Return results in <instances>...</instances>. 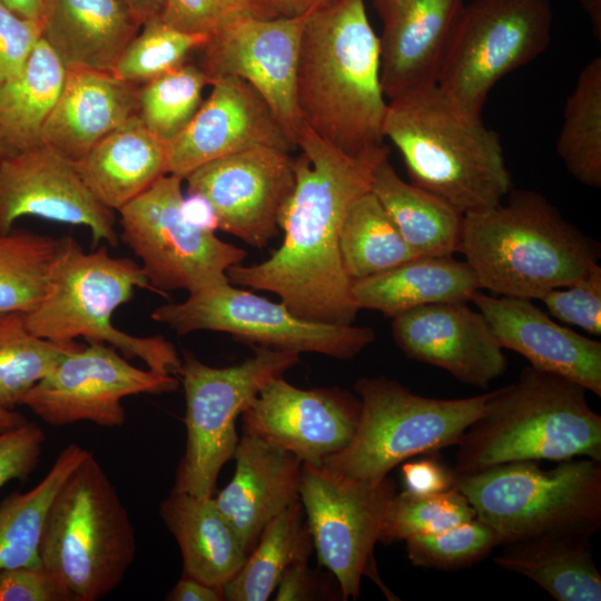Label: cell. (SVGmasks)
Here are the masks:
<instances>
[{"label":"cell","instance_id":"cell-1","mask_svg":"<svg viewBox=\"0 0 601 601\" xmlns=\"http://www.w3.org/2000/svg\"><path fill=\"white\" fill-rule=\"evenodd\" d=\"M294 158L295 187L280 219V246L262 263L227 270L231 284L276 294L300 318L349 325L359 311L339 253V230L352 203L371 189L384 145L347 154L302 124Z\"/></svg>","mask_w":601,"mask_h":601},{"label":"cell","instance_id":"cell-2","mask_svg":"<svg viewBox=\"0 0 601 601\" xmlns=\"http://www.w3.org/2000/svg\"><path fill=\"white\" fill-rule=\"evenodd\" d=\"M296 100L302 122L334 147L359 155L384 146L380 38L364 0H333L308 13Z\"/></svg>","mask_w":601,"mask_h":601},{"label":"cell","instance_id":"cell-3","mask_svg":"<svg viewBox=\"0 0 601 601\" xmlns=\"http://www.w3.org/2000/svg\"><path fill=\"white\" fill-rule=\"evenodd\" d=\"M383 131L401 152L411 183L463 216L500 204L511 191L499 135L481 112L437 85L390 99Z\"/></svg>","mask_w":601,"mask_h":601},{"label":"cell","instance_id":"cell-4","mask_svg":"<svg viewBox=\"0 0 601 601\" xmlns=\"http://www.w3.org/2000/svg\"><path fill=\"white\" fill-rule=\"evenodd\" d=\"M459 253L480 289L539 299L583 277L598 264L600 246L543 195L521 189L506 203L463 216Z\"/></svg>","mask_w":601,"mask_h":601},{"label":"cell","instance_id":"cell-5","mask_svg":"<svg viewBox=\"0 0 601 601\" xmlns=\"http://www.w3.org/2000/svg\"><path fill=\"white\" fill-rule=\"evenodd\" d=\"M587 392L559 375L524 367L514 383L492 391L457 445L453 474L519 461H601V416Z\"/></svg>","mask_w":601,"mask_h":601},{"label":"cell","instance_id":"cell-6","mask_svg":"<svg viewBox=\"0 0 601 601\" xmlns=\"http://www.w3.org/2000/svg\"><path fill=\"white\" fill-rule=\"evenodd\" d=\"M136 288L151 290L135 260L111 256L105 246L87 253L72 236H63L58 238L42 297L24 313L27 327L60 344L79 337L108 344L126 358H139L147 368L179 378L181 356L169 341L135 336L112 324L114 313Z\"/></svg>","mask_w":601,"mask_h":601},{"label":"cell","instance_id":"cell-7","mask_svg":"<svg viewBox=\"0 0 601 601\" xmlns=\"http://www.w3.org/2000/svg\"><path fill=\"white\" fill-rule=\"evenodd\" d=\"M130 516L90 452L55 495L39 545L41 564L72 601H97L122 581L136 554Z\"/></svg>","mask_w":601,"mask_h":601},{"label":"cell","instance_id":"cell-8","mask_svg":"<svg viewBox=\"0 0 601 601\" xmlns=\"http://www.w3.org/2000/svg\"><path fill=\"white\" fill-rule=\"evenodd\" d=\"M454 486L475 516L491 526L500 546L553 534L592 536L601 528V461H559L542 469L519 461L454 474Z\"/></svg>","mask_w":601,"mask_h":601},{"label":"cell","instance_id":"cell-9","mask_svg":"<svg viewBox=\"0 0 601 601\" xmlns=\"http://www.w3.org/2000/svg\"><path fill=\"white\" fill-rule=\"evenodd\" d=\"M354 388L361 401L355 433L322 464L365 481H381L413 456L459 445L492 395L425 397L385 376L359 377Z\"/></svg>","mask_w":601,"mask_h":601},{"label":"cell","instance_id":"cell-10","mask_svg":"<svg viewBox=\"0 0 601 601\" xmlns=\"http://www.w3.org/2000/svg\"><path fill=\"white\" fill-rule=\"evenodd\" d=\"M299 362V354L254 346V355L228 367H213L189 352L181 356L186 450L173 492L211 497L218 474L234 456L236 421L259 391Z\"/></svg>","mask_w":601,"mask_h":601},{"label":"cell","instance_id":"cell-11","mask_svg":"<svg viewBox=\"0 0 601 601\" xmlns=\"http://www.w3.org/2000/svg\"><path fill=\"white\" fill-rule=\"evenodd\" d=\"M183 180L167 174L118 210L120 240L140 259L151 290L161 295L229 282L227 270L246 257L186 215Z\"/></svg>","mask_w":601,"mask_h":601},{"label":"cell","instance_id":"cell-12","mask_svg":"<svg viewBox=\"0 0 601 601\" xmlns=\"http://www.w3.org/2000/svg\"><path fill=\"white\" fill-rule=\"evenodd\" d=\"M552 18L549 0H473L463 4L436 85L464 107L481 112L501 78L548 48Z\"/></svg>","mask_w":601,"mask_h":601},{"label":"cell","instance_id":"cell-13","mask_svg":"<svg viewBox=\"0 0 601 601\" xmlns=\"http://www.w3.org/2000/svg\"><path fill=\"white\" fill-rule=\"evenodd\" d=\"M151 318L178 335L223 332L257 346L342 361L355 357L375 339L371 327L304 319L284 303L238 289L230 282L189 294L184 302L156 307Z\"/></svg>","mask_w":601,"mask_h":601},{"label":"cell","instance_id":"cell-14","mask_svg":"<svg viewBox=\"0 0 601 601\" xmlns=\"http://www.w3.org/2000/svg\"><path fill=\"white\" fill-rule=\"evenodd\" d=\"M396 494L387 475L358 480L324 464L303 463L299 501L319 564L335 577L344 600L357 599L372 565L388 505Z\"/></svg>","mask_w":601,"mask_h":601},{"label":"cell","instance_id":"cell-15","mask_svg":"<svg viewBox=\"0 0 601 601\" xmlns=\"http://www.w3.org/2000/svg\"><path fill=\"white\" fill-rule=\"evenodd\" d=\"M127 359L108 344H80L24 394L20 405L52 426L90 422L120 427L125 397L171 393L180 383L177 376L142 370Z\"/></svg>","mask_w":601,"mask_h":601},{"label":"cell","instance_id":"cell-16","mask_svg":"<svg viewBox=\"0 0 601 601\" xmlns=\"http://www.w3.org/2000/svg\"><path fill=\"white\" fill-rule=\"evenodd\" d=\"M184 180L188 194L208 203L217 228L263 248L279 234L296 176L290 151L257 147L207 162Z\"/></svg>","mask_w":601,"mask_h":601},{"label":"cell","instance_id":"cell-17","mask_svg":"<svg viewBox=\"0 0 601 601\" xmlns=\"http://www.w3.org/2000/svg\"><path fill=\"white\" fill-rule=\"evenodd\" d=\"M309 12L245 19L209 36L199 49L203 55L200 67L211 81L238 77L252 85L295 145L303 124L296 100V76L302 35Z\"/></svg>","mask_w":601,"mask_h":601},{"label":"cell","instance_id":"cell-18","mask_svg":"<svg viewBox=\"0 0 601 601\" xmlns=\"http://www.w3.org/2000/svg\"><path fill=\"white\" fill-rule=\"evenodd\" d=\"M23 216L86 226L93 244L118 245L114 211L91 194L75 161L43 142L0 159V234Z\"/></svg>","mask_w":601,"mask_h":601},{"label":"cell","instance_id":"cell-19","mask_svg":"<svg viewBox=\"0 0 601 601\" xmlns=\"http://www.w3.org/2000/svg\"><path fill=\"white\" fill-rule=\"evenodd\" d=\"M361 401L339 388H298L270 380L242 413L243 433L322 464L345 447L358 424Z\"/></svg>","mask_w":601,"mask_h":601},{"label":"cell","instance_id":"cell-20","mask_svg":"<svg viewBox=\"0 0 601 601\" xmlns=\"http://www.w3.org/2000/svg\"><path fill=\"white\" fill-rule=\"evenodd\" d=\"M210 86L189 124L166 142L168 174L185 179L207 162L257 147L297 148L267 101L247 81L220 77Z\"/></svg>","mask_w":601,"mask_h":601},{"label":"cell","instance_id":"cell-21","mask_svg":"<svg viewBox=\"0 0 601 601\" xmlns=\"http://www.w3.org/2000/svg\"><path fill=\"white\" fill-rule=\"evenodd\" d=\"M392 335L406 357L440 367L479 388H487L508 367L489 322L464 302L404 312L393 317Z\"/></svg>","mask_w":601,"mask_h":601},{"label":"cell","instance_id":"cell-22","mask_svg":"<svg viewBox=\"0 0 601 601\" xmlns=\"http://www.w3.org/2000/svg\"><path fill=\"white\" fill-rule=\"evenodd\" d=\"M470 302L484 315L502 348L530 366L572 381L601 396V343L554 322L532 299L475 292Z\"/></svg>","mask_w":601,"mask_h":601},{"label":"cell","instance_id":"cell-23","mask_svg":"<svg viewBox=\"0 0 601 601\" xmlns=\"http://www.w3.org/2000/svg\"><path fill=\"white\" fill-rule=\"evenodd\" d=\"M463 0H374L383 21L381 85L386 98L436 85Z\"/></svg>","mask_w":601,"mask_h":601},{"label":"cell","instance_id":"cell-24","mask_svg":"<svg viewBox=\"0 0 601 601\" xmlns=\"http://www.w3.org/2000/svg\"><path fill=\"white\" fill-rule=\"evenodd\" d=\"M235 473L215 502L247 553L266 524L299 501L303 462L295 454L243 433Z\"/></svg>","mask_w":601,"mask_h":601},{"label":"cell","instance_id":"cell-25","mask_svg":"<svg viewBox=\"0 0 601 601\" xmlns=\"http://www.w3.org/2000/svg\"><path fill=\"white\" fill-rule=\"evenodd\" d=\"M139 86L110 71L67 70L66 79L41 129V142L72 161L137 115Z\"/></svg>","mask_w":601,"mask_h":601},{"label":"cell","instance_id":"cell-26","mask_svg":"<svg viewBox=\"0 0 601 601\" xmlns=\"http://www.w3.org/2000/svg\"><path fill=\"white\" fill-rule=\"evenodd\" d=\"M39 26L66 70L111 72L142 23L124 0H43Z\"/></svg>","mask_w":601,"mask_h":601},{"label":"cell","instance_id":"cell-27","mask_svg":"<svg viewBox=\"0 0 601 601\" xmlns=\"http://www.w3.org/2000/svg\"><path fill=\"white\" fill-rule=\"evenodd\" d=\"M75 166L97 200L118 211L168 174L167 146L136 115Z\"/></svg>","mask_w":601,"mask_h":601},{"label":"cell","instance_id":"cell-28","mask_svg":"<svg viewBox=\"0 0 601 601\" xmlns=\"http://www.w3.org/2000/svg\"><path fill=\"white\" fill-rule=\"evenodd\" d=\"M159 513L180 549L183 575L223 589L245 563L248 553L213 496L171 491Z\"/></svg>","mask_w":601,"mask_h":601},{"label":"cell","instance_id":"cell-29","mask_svg":"<svg viewBox=\"0 0 601 601\" xmlns=\"http://www.w3.org/2000/svg\"><path fill=\"white\" fill-rule=\"evenodd\" d=\"M453 256H421L353 280L352 298L358 309L377 311L391 318L424 305L467 303L480 285L469 264Z\"/></svg>","mask_w":601,"mask_h":601},{"label":"cell","instance_id":"cell-30","mask_svg":"<svg viewBox=\"0 0 601 601\" xmlns=\"http://www.w3.org/2000/svg\"><path fill=\"white\" fill-rule=\"evenodd\" d=\"M590 535L553 534L503 545L494 563L535 582L558 601H600L601 574Z\"/></svg>","mask_w":601,"mask_h":601},{"label":"cell","instance_id":"cell-31","mask_svg":"<svg viewBox=\"0 0 601 601\" xmlns=\"http://www.w3.org/2000/svg\"><path fill=\"white\" fill-rule=\"evenodd\" d=\"M371 191L416 256L459 252L463 215L436 195L403 180L388 158L375 168Z\"/></svg>","mask_w":601,"mask_h":601},{"label":"cell","instance_id":"cell-32","mask_svg":"<svg viewBox=\"0 0 601 601\" xmlns=\"http://www.w3.org/2000/svg\"><path fill=\"white\" fill-rule=\"evenodd\" d=\"M67 70L42 40L23 67L0 82V132L18 150L41 142L45 121L61 92Z\"/></svg>","mask_w":601,"mask_h":601},{"label":"cell","instance_id":"cell-33","mask_svg":"<svg viewBox=\"0 0 601 601\" xmlns=\"http://www.w3.org/2000/svg\"><path fill=\"white\" fill-rule=\"evenodd\" d=\"M89 453L69 444L35 487L11 493L0 503V570L41 564L39 545L50 504Z\"/></svg>","mask_w":601,"mask_h":601},{"label":"cell","instance_id":"cell-34","mask_svg":"<svg viewBox=\"0 0 601 601\" xmlns=\"http://www.w3.org/2000/svg\"><path fill=\"white\" fill-rule=\"evenodd\" d=\"M313 548L300 501L266 524L240 570L223 587L227 601H266L285 570Z\"/></svg>","mask_w":601,"mask_h":601},{"label":"cell","instance_id":"cell-35","mask_svg":"<svg viewBox=\"0 0 601 601\" xmlns=\"http://www.w3.org/2000/svg\"><path fill=\"white\" fill-rule=\"evenodd\" d=\"M339 253L352 282L418 257L371 189L352 203L343 218Z\"/></svg>","mask_w":601,"mask_h":601},{"label":"cell","instance_id":"cell-36","mask_svg":"<svg viewBox=\"0 0 601 601\" xmlns=\"http://www.w3.org/2000/svg\"><path fill=\"white\" fill-rule=\"evenodd\" d=\"M556 151L568 171L582 185L601 187V58L579 73L564 107Z\"/></svg>","mask_w":601,"mask_h":601},{"label":"cell","instance_id":"cell-37","mask_svg":"<svg viewBox=\"0 0 601 601\" xmlns=\"http://www.w3.org/2000/svg\"><path fill=\"white\" fill-rule=\"evenodd\" d=\"M80 344H60L31 333L24 312L0 314V404L14 408L24 394Z\"/></svg>","mask_w":601,"mask_h":601},{"label":"cell","instance_id":"cell-38","mask_svg":"<svg viewBox=\"0 0 601 601\" xmlns=\"http://www.w3.org/2000/svg\"><path fill=\"white\" fill-rule=\"evenodd\" d=\"M58 238L12 228L0 234V314L28 312L42 297Z\"/></svg>","mask_w":601,"mask_h":601},{"label":"cell","instance_id":"cell-39","mask_svg":"<svg viewBox=\"0 0 601 601\" xmlns=\"http://www.w3.org/2000/svg\"><path fill=\"white\" fill-rule=\"evenodd\" d=\"M204 69L190 61L145 82L138 88L137 116L165 142L176 137L193 119L211 85Z\"/></svg>","mask_w":601,"mask_h":601},{"label":"cell","instance_id":"cell-40","mask_svg":"<svg viewBox=\"0 0 601 601\" xmlns=\"http://www.w3.org/2000/svg\"><path fill=\"white\" fill-rule=\"evenodd\" d=\"M209 36L181 31L161 17L142 23L111 70L117 78L140 86L188 61Z\"/></svg>","mask_w":601,"mask_h":601},{"label":"cell","instance_id":"cell-41","mask_svg":"<svg viewBox=\"0 0 601 601\" xmlns=\"http://www.w3.org/2000/svg\"><path fill=\"white\" fill-rule=\"evenodd\" d=\"M474 518L473 508L455 486L431 494L403 490L388 505L378 542L391 544L436 534Z\"/></svg>","mask_w":601,"mask_h":601},{"label":"cell","instance_id":"cell-42","mask_svg":"<svg viewBox=\"0 0 601 601\" xmlns=\"http://www.w3.org/2000/svg\"><path fill=\"white\" fill-rule=\"evenodd\" d=\"M415 566L456 571L474 565L500 546L495 531L476 516L443 532L405 540Z\"/></svg>","mask_w":601,"mask_h":601},{"label":"cell","instance_id":"cell-43","mask_svg":"<svg viewBox=\"0 0 601 601\" xmlns=\"http://www.w3.org/2000/svg\"><path fill=\"white\" fill-rule=\"evenodd\" d=\"M278 16L266 0H165L161 19L181 31L211 36L245 19Z\"/></svg>","mask_w":601,"mask_h":601},{"label":"cell","instance_id":"cell-44","mask_svg":"<svg viewBox=\"0 0 601 601\" xmlns=\"http://www.w3.org/2000/svg\"><path fill=\"white\" fill-rule=\"evenodd\" d=\"M539 299L551 316L582 328L593 336L601 335V267L594 265L583 277L569 286L552 288Z\"/></svg>","mask_w":601,"mask_h":601},{"label":"cell","instance_id":"cell-45","mask_svg":"<svg viewBox=\"0 0 601 601\" xmlns=\"http://www.w3.org/2000/svg\"><path fill=\"white\" fill-rule=\"evenodd\" d=\"M46 434L35 423L0 433V487L12 480L26 481L40 459Z\"/></svg>","mask_w":601,"mask_h":601},{"label":"cell","instance_id":"cell-46","mask_svg":"<svg viewBox=\"0 0 601 601\" xmlns=\"http://www.w3.org/2000/svg\"><path fill=\"white\" fill-rule=\"evenodd\" d=\"M0 601H72L65 585L42 564L0 570Z\"/></svg>","mask_w":601,"mask_h":601},{"label":"cell","instance_id":"cell-47","mask_svg":"<svg viewBox=\"0 0 601 601\" xmlns=\"http://www.w3.org/2000/svg\"><path fill=\"white\" fill-rule=\"evenodd\" d=\"M40 39L37 21L18 16L0 1V82L23 67Z\"/></svg>","mask_w":601,"mask_h":601},{"label":"cell","instance_id":"cell-48","mask_svg":"<svg viewBox=\"0 0 601 601\" xmlns=\"http://www.w3.org/2000/svg\"><path fill=\"white\" fill-rule=\"evenodd\" d=\"M402 479L404 490L418 494L439 493L454 486L453 471L433 456L405 462Z\"/></svg>","mask_w":601,"mask_h":601},{"label":"cell","instance_id":"cell-49","mask_svg":"<svg viewBox=\"0 0 601 601\" xmlns=\"http://www.w3.org/2000/svg\"><path fill=\"white\" fill-rule=\"evenodd\" d=\"M275 595L276 601L312 600L317 595L318 582L307 561L292 563L283 573Z\"/></svg>","mask_w":601,"mask_h":601},{"label":"cell","instance_id":"cell-50","mask_svg":"<svg viewBox=\"0 0 601 601\" xmlns=\"http://www.w3.org/2000/svg\"><path fill=\"white\" fill-rule=\"evenodd\" d=\"M168 601H220L224 600L221 589L205 584L193 578L183 575L168 593Z\"/></svg>","mask_w":601,"mask_h":601},{"label":"cell","instance_id":"cell-51","mask_svg":"<svg viewBox=\"0 0 601 601\" xmlns=\"http://www.w3.org/2000/svg\"><path fill=\"white\" fill-rule=\"evenodd\" d=\"M280 16L294 17L307 13L333 0H266Z\"/></svg>","mask_w":601,"mask_h":601},{"label":"cell","instance_id":"cell-52","mask_svg":"<svg viewBox=\"0 0 601 601\" xmlns=\"http://www.w3.org/2000/svg\"><path fill=\"white\" fill-rule=\"evenodd\" d=\"M141 23L161 17L165 0H124Z\"/></svg>","mask_w":601,"mask_h":601},{"label":"cell","instance_id":"cell-53","mask_svg":"<svg viewBox=\"0 0 601 601\" xmlns=\"http://www.w3.org/2000/svg\"><path fill=\"white\" fill-rule=\"evenodd\" d=\"M8 9L20 17L39 23L43 0H0Z\"/></svg>","mask_w":601,"mask_h":601},{"label":"cell","instance_id":"cell-54","mask_svg":"<svg viewBox=\"0 0 601 601\" xmlns=\"http://www.w3.org/2000/svg\"><path fill=\"white\" fill-rule=\"evenodd\" d=\"M28 421L22 414L0 404V433L16 428Z\"/></svg>","mask_w":601,"mask_h":601},{"label":"cell","instance_id":"cell-55","mask_svg":"<svg viewBox=\"0 0 601 601\" xmlns=\"http://www.w3.org/2000/svg\"><path fill=\"white\" fill-rule=\"evenodd\" d=\"M590 14L598 39H601V0H578Z\"/></svg>","mask_w":601,"mask_h":601},{"label":"cell","instance_id":"cell-56","mask_svg":"<svg viewBox=\"0 0 601 601\" xmlns=\"http://www.w3.org/2000/svg\"><path fill=\"white\" fill-rule=\"evenodd\" d=\"M17 149L0 132V159L16 151Z\"/></svg>","mask_w":601,"mask_h":601}]
</instances>
